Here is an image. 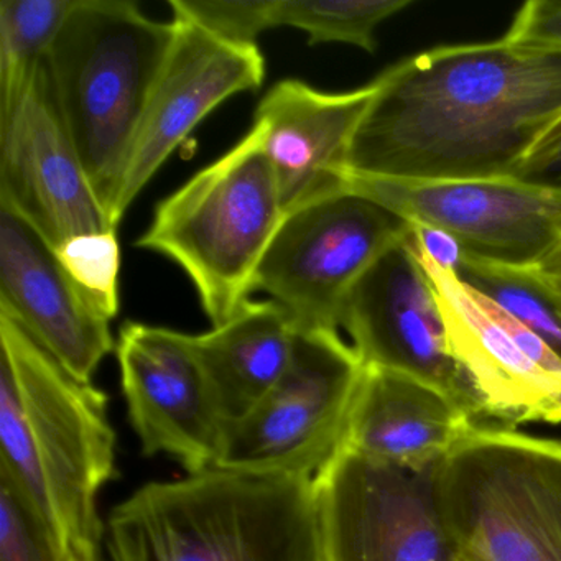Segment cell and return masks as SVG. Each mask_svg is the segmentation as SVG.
I'll return each instance as SVG.
<instances>
[{"instance_id": "cell-12", "label": "cell", "mask_w": 561, "mask_h": 561, "mask_svg": "<svg viewBox=\"0 0 561 561\" xmlns=\"http://www.w3.org/2000/svg\"><path fill=\"white\" fill-rule=\"evenodd\" d=\"M346 330L364 366L415 377L481 423L478 390L453 357L435 288L410 248L393 245L359 278L346 304Z\"/></svg>"}, {"instance_id": "cell-13", "label": "cell", "mask_w": 561, "mask_h": 561, "mask_svg": "<svg viewBox=\"0 0 561 561\" xmlns=\"http://www.w3.org/2000/svg\"><path fill=\"white\" fill-rule=\"evenodd\" d=\"M116 354L127 419L142 455L169 456L186 474L215 468L225 425L190 334L127 321Z\"/></svg>"}, {"instance_id": "cell-6", "label": "cell", "mask_w": 561, "mask_h": 561, "mask_svg": "<svg viewBox=\"0 0 561 561\" xmlns=\"http://www.w3.org/2000/svg\"><path fill=\"white\" fill-rule=\"evenodd\" d=\"M465 561H561V442L476 425L436 474Z\"/></svg>"}, {"instance_id": "cell-30", "label": "cell", "mask_w": 561, "mask_h": 561, "mask_svg": "<svg viewBox=\"0 0 561 561\" xmlns=\"http://www.w3.org/2000/svg\"><path fill=\"white\" fill-rule=\"evenodd\" d=\"M64 561H103L101 553H68L65 554Z\"/></svg>"}, {"instance_id": "cell-21", "label": "cell", "mask_w": 561, "mask_h": 561, "mask_svg": "<svg viewBox=\"0 0 561 561\" xmlns=\"http://www.w3.org/2000/svg\"><path fill=\"white\" fill-rule=\"evenodd\" d=\"M78 0H0V98L37 73Z\"/></svg>"}, {"instance_id": "cell-24", "label": "cell", "mask_w": 561, "mask_h": 561, "mask_svg": "<svg viewBox=\"0 0 561 561\" xmlns=\"http://www.w3.org/2000/svg\"><path fill=\"white\" fill-rule=\"evenodd\" d=\"M277 0H170L173 19L188 22L222 44L257 47V38L275 28Z\"/></svg>"}, {"instance_id": "cell-26", "label": "cell", "mask_w": 561, "mask_h": 561, "mask_svg": "<svg viewBox=\"0 0 561 561\" xmlns=\"http://www.w3.org/2000/svg\"><path fill=\"white\" fill-rule=\"evenodd\" d=\"M512 44L561 51V0H530L504 35Z\"/></svg>"}, {"instance_id": "cell-28", "label": "cell", "mask_w": 561, "mask_h": 561, "mask_svg": "<svg viewBox=\"0 0 561 561\" xmlns=\"http://www.w3.org/2000/svg\"><path fill=\"white\" fill-rule=\"evenodd\" d=\"M520 179L531 180V182H545L551 179L553 180L551 183L561 182V137L528 157L527 163L522 169Z\"/></svg>"}, {"instance_id": "cell-2", "label": "cell", "mask_w": 561, "mask_h": 561, "mask_svg": "<svg viewBox=\"0 0 561 561\" xmlns=\"http://www.w3.org/2000/svg\"><path fill=\"white\" fill-rule=\"evenodd\" d=\"M0 471L51 530L61 554L101 553L100 495L117 471L110 397L71 376L0 313Z\"/></svg>"}, {"instance_id": "cell-19", "label": "cell", "mask_w": 561, "mask_h": 561, "mask_svg": "<svg viewBox=\"0 0 561 561\" xmlns=\"http://www.w3.org/2000/svg\"><path fill=\"white\" fill-rule=\"evenodd\" d=\"M297 330L275 301L249 300L221 327L190 334L222 425L248 416L287 369Z\"/></svg>"}, {"instance_id": "cell-29", "label": "cell", "mask_w": 561, "mask_h": 561, "mask_svg": "<svg viewBox=\"0 0 561 561\" xmlns=\"http://www.w3.org/2000/svg\"><path fill=\"white\" fill-rule=\"evenodd\" d=\"M561 137V121H558L557 124H554L553 129L550 130V133L545 136V139L541 140L540 144H538L537 149L534 150V152H537L538 149H543V147H547L548 144L554 142V140L560 139ZM531 152V153H534Z\"/></svg>"}, {"instance_id": "cell-27", "label": "cell", "mask_w": 561, "mask_h": 561, "mask_svg": "<svg viewBox=\"0 0 561 561\" xmlns=\"http://www.w3.org/2000/svg\"><path fill=\"white\" fill-rule=\"evenodd\" d=\"M413 231L410 239L413 244L428 255L435 264L446 271L458 272L459 262L462 257V248L455 238L446 234L439 229L430 228V226L412 225Z\"/></svg>"}, {"instance_id": "cell-4", "label": "cell", "mask_w": 561, "mask_h": 561, "mask_svg": "<svg viewBox=\"0 0 561 561\" xmlns=\"http://www.w3.org/2000/svg\"><path fill=\"white\" fill-rule=\"evenodd\" d=\"M175 37L130 0H78L44 60L94 192L110 206Z\"/></svg>"}, {"instance_id": "cell-9", "label": "cell", "mask_w": 561, "mask_h": 561, "mask_svg": "<svg viewBox=\"0 0 561 561\" xmlns=\"http://www.w3.org/2000/svg\"><path fill=\"white\" fill-rule=\"evenodd\" d=\"M438 466L399 468L337 449L314 478L321 561H462L439 507Z\"/></svg>"}, {"instance_id": "cell-5", "label": "cell", "mask_w": 561, "mask_h": 561, "mask_svg": "<svg viewBox=\"0 0 561 561\" xmlns=\"http://www.w3.org/2000/svg\"><path fill=\"white\" fill-rule=\"evenodd\" d=\"M285 211L257 130L157 205L137 245L179 264L213 328L251 300Z\"/></svg>"}, {"instance_id": "cell-17", "label": "cell", "mask_w": 561, "mask_h": 561, "mask_svg": "<svg viewBox=\"0 0 561 561\" xmlns=\"http://www.w3.org/2000/svg\"><path fill=\"white\" fill-rule=\"evenodd\" d=\"M376 84L324 93L297 80L275 84L255 111L254 126L274 170L285 215L346 190L347 160Z\"/></svg>"}, {"instance_id": "cell-10", "label": "cell", "mask_w": 561, "mask_h": 561, "mask_svg": "<svg viewBox=\"0 0 561 561\" xmlns=\"http://www.w3.org/2000/svg\"><path fill=\"white\" fill-rule=\"evenodd\" d=\"M346 188L410 225L445 231L462 251L527 264L561 241L560 183L491 180L350 179Z\"/></svg>"}, {"instance_id": "cell-16", "label": "cell", "mask_w": 561, "mask_h": 561, "mask_svg": "<svg viewBox=\"0 0 561 561\" xmlns=\"http://www.w3.org/2000/svg\"><path fill=\"white\" fill-rule=\"evenodd\" d=\"M409 244L435 288L449 351L478 390L484 419L512 430L525 423L561 425V373L538 364L485 310L474 288L410 238Z\"/></svg>"}, {"instance_id": "cell-7", "label": "cell", "mask_w": 561, "mask_h": 561, "mask_svg": "<svg viewBox=\"0 0 561 561\" xmlns=\"http://www.w3.org/2000/svg\"><path fill=\"white\" fill-rule=\"evenodd\" d=\"M413 226L351 190L291 209L282 219L255 274L262 290L284 308L298 333L337 331L354 285Z\"/></svg>"}, {"instance_id": "cell-8", "label": "cell", "mask_w": 561, "mask_h": 561, "mask_svg": "<svg viewBox=\"0 0 561 561\" xmlns=\"http://www.w3.org/2000/svg\"><path fill=\"white\" fill-rule=\"evenodd\" d=\"M364 370L340 331H297L278 382L226 426L216 468L317 478L340 449Z\"/></svg>"}, {"instance_id": "cell-18", "label": "cell", "mask_w": 561, "mask_h": 561, "mask_svg": "<svg viewBox=\"0 0 561 561\" xmlns=\"http://www.w3.org/2000/svg\"><path fill=\"white\" fill-rule=\"evenodd\" d=\"M474 420L435 387L366 366L340 448L399 468L426 469L448 458Z\"/></svg>"}, {"instance_id": "cell-14", "label": "cell", "mask_w": 561, "mask_h": 561, "mask_svg": "<svg viewBox=\"0 0 561 561\" xmlns=\"http://www.w3.org/2000/svg\"><path fill=\"white\" fill-rule=\"evenodd\" d=\"M175 37L147 104L110 206L119 228L129 206L186 137L229 98L265 80L259 47L222 44L188 22L173 19Z\"/></svg>"}, {"instance_id": "cell-20", "label": "cell", "mask_w": 561, "mask_h": 561, "mask_svg": "<svg viewBox=\"0 0 561 561\" xmlns=\"http://www.w3.org/2000/svg\"><path fill=\"white\" fill-rule=\"evenodd\" d=\"M456 275L561 357V241L527 264H504L462 252Z\"/></svg>"}, {"instance_id": "cell-22", "label": "cell", "mask_w": 561, "mask_h": 561, "mask_svg": "<svg viewBox=\"0 0 561 561\" xmlns=\"http://www.w3.org/2000/svg\"><path fill=\"white\" fill-rule=\"evenodd\" d=\"M413 0H277L275 27L305 32L308 44H343L374 54L380 24Z\"/></svg>"}, {"instance_id": "cell-11", "label": "cell", "mask_w": 561, "mask_h": 561, "mask_svg": "<svg viewBox=\"0 0 561 561\" xmlns=\"http://www.w3.org/2000/svg\"><path fill=\"white\" fill-rule=\"evenodd\" d=\"M0 209L54 251L78 236L117 232L68 136L44 64L21 90L0 98Z\"/></svg>"}, {"instance_id": "cell-1", "label": "cell", "mask_w": 561, "mask_h": 561, "mask_svg": "<svg viewBox=\"0 0 561 561\" xmlns=\"http://www.w3.org/2000/svg\"><path fill=\"white\" fill-rule=\"evenodd\" d=\"M350 179H520L561 121V51L505 41L423 51L380 75Z\"/></svg>"}, {"instance_id": "cell-23", "label": "cell", "mask_w": 561, "mask_h": 561, "mask_svg": "<svg viewBox=\"0 0 561 561\" xmlns=\"http://www.w3.org/2000/svg\"><path fill=\"white\" fill-rule=\"evenodd\" d=\"M55 252L81 291L110 320H114L119 313L121 301V249L117 232L78 236Z\"/></svg>"}, {"instance_id": "cell-3", "label": "cell", "mask_w": 561, "mask_h": 561, "mask_svg": "<svg viewBox=\"0 0 561 561\" xmlns=\"http://www.w3.org/2000/svg\"><path fill=\"white\" fill-rule=\"evenodd\" d=\"M111 561H321L314 478L209 468L140 485L106 522Z\"/></svg>"}, {"instance_id": "cell-15", "label": "cell", "mask_w": 561, "mask_h": 561, "mask_svg": "<svg viewBox=\"0 0 561 561\" xmlns=\"http://www.w3.org/2000/svg\"><path fill=\"white\" fill-rule=\"evenodd\" d=\"M0 313L18 321L71 376L93 382L116 350L111 321L75 284L51 245L0 209Z\"/></svg>"}, {"instance_id": "cell-25", "label": "cell", "mask_w": 561, "mask_h": 561, "mask_svg": "<svg viewBox=\"0 0 561 561\" xmlns=\"http://www.w3.org/2000/svg\"><path fill=\"white\" fill-rule=\"evenodd\" d=\"M0 561H64L60 547L34 505L0 471Z\"/></svg>"}]
</instances>
